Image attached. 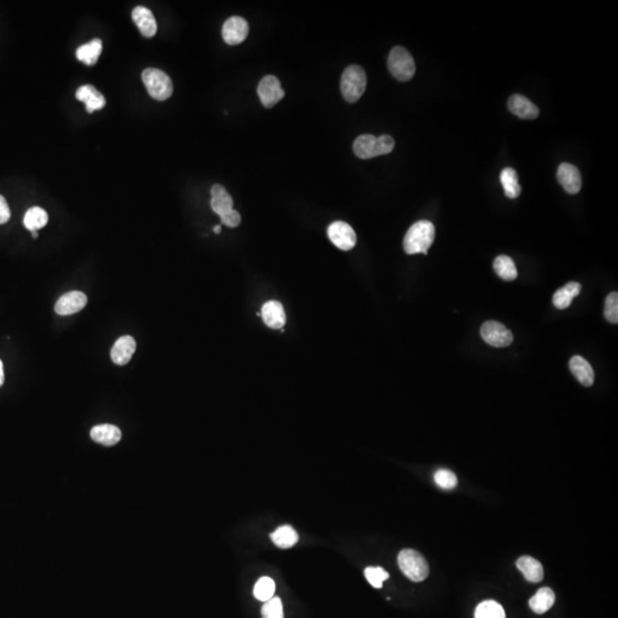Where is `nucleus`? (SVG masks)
Listing matches in <instances>:
<instances>
[{
    "label": "nucleus",
    "mask_w": 618,
    "mask_h": 618,
    "mask_svg": "<svg viewBox=\"0 0 618 618\" xmlns=\"http://www.w3.org/2000/svg\"><path fill=\"white\" fill-rule=\"evenodd\" d=\"M76 98L85 103L86 110L89 114L100 110L105 105V96L92 85L80 86L76 92Z\"/></svg>",
    "instance_id": "obj_17"
},
{
    "label": "nucleus",
    "mask_w": 618,
    "mask_h": 618,
    "mask_svg": "<svg viewBox=\"0 0 618 618\" xmlns=\"http://www.w3.org/2000/svg\"><path fill=\"white\" fill-rule=\"evenodd\" d=\"M556 601V594L549 587H542L537 591L536 594L529 600V606L533 612L538 615L545 614L552 608Z\"/></svg>",
    "instance_id": "obj_22"
},
{
    "label": "nucleus",
    "mask_w": 618,
    "mask_h": 618,
    "mask_svg": "<svg viewBox=\"0 0 618 618\" xmlns=\"http://www.w3.org/2000/svg\"><path fill=\"white\" fill-rule=\"evenodd\" d=\"M132 19L137 24V29L140 30L142 36L151 38L157 33V23L155 20L154 14L147 7H135L132 12Z\"/></svg>",
    "instance_id": "obj_13"
},
{
    "label": "nucleus",
    "mask_w": 618,
    "mask_h": 618,
    "mask_svg": "<svg viewBox=\"0 0 618 618\" xmlns=\"http://www.w3.org/2000/svg\"><path fill=\"white\" fill-rule=\"evenodd\" d=\"M364 575L368 582L376 589H381L384 582L389 578L388 572L380 567H368L364 570Z\"/></svg>",
    "instance_id": "obj_31"
},
{
    "label": "nucleus",
    "mask_w": 618,
    "mask_h": 618,
    "mask_svg": "<svg viewBox=\"0 0 618 618\" xmlns=\"http://www.w3.org/2000/svg\"><path fill=\"white\" fill-rule=\"evenodd\" d=\"M517 569L524 574V578L530 583H540L544 578L542 563L531 556H521L517 561Z\"/></svg>",
    "instance_id": "obj_20"
},
{
    "label": "nucleus",
    "mask_w": 618,
    "mask_h": 618,
    "mask_svg": "<svg viewBox=\"0 0 618 618\" xmlns=\"http://www.w3.org/2000/svg\"><path fill=\"white\" fill-rule=\"evenodd\" d=\"M213 232H216V234H219V232H221V226L218 225V226L214 227V228H213Z\"/></svg>",
    "instance_id": "obj_38"
},
{
    "label": "nucleus",
    "mask_w": 618,
    "mask_h": 618,
    "mask_svg": "<svg viewBox=\"0 0 618 618\" xmlns=\"http://www.w3.org/2000/svg\"><path fill=\"white\" fill-rule=\"evenodd\" d=\"M341 93L347 102L355 103L360 100L366 89V74L362 67H347L341 76Z\"/></svg>",
    "instance_id": "obj_3"
},
{
    "label": "nucleus",
    "mask_w": 618,
    "mask_h": 618,
    "mask_svg": "<svg viewBox=\"0 0 618 618\" xmlns=\"http://www.w3.org/2000/svg\"><path fill=\"white\" fill-rule=\"evenodd\" d=\"M91 438L96 443L105 447H112L121 441V432L117 426L102 424L92 429Z\"/></svg>",
    "instance_id": "obj_18"
},
{
    "label": "nucleus",
    "mask_w": 618,
    "mask_h": 618,
    "mask_svg": "<svg viewBox=\"0 0 618 618\" xmlns=\"http://www.w3.org/2000/svg\"><path fill=\"white\" fill-rule=\"evenodd\" d=\"M388 69L394 78L400 82H408L415 76V61L404 47L396 46L389 53Z\"/></svg>",
    "instance_id": "obj_6"
},
{
    "label": "nucleus",
    "mask_w": 618,
    "mask_h": 618,
    "mask_svg": "<svg viewBox=\"0 0 618 618\" xmlns=\"http://www.w3.org/2000/svg\"><path fill=\"white\" fill-rule=\"evenodd\" d=\"M606 320L610 323H618V293L612 292L607 297L605 302V311H603Z\"/></svg>",
    "instance_id": "obj_34"
},
{
    "label": "nucleus",
    "mask_w": 618,
    "mask_h": 618,
    "mask_svg": "<svg viewBox=\"0 0 618 618\" xmlns=\"http://www.w3.org/2000/svg\"><path fill=\"white\" fill-rule=\"evenodd\" d=\"M261 616L262 618H284L281 599L274 596L266 601L262 606Z\"/></svg>",
    "instance_id": "obj_32"
},
{
    "label": "nucleus",
    "mask_w": 618,
    "mask_h": 618,
    "mask_svg": "<svg viewBox=\"0 0 618 618\" xmlns=\"http://www.w3.org/2000/svg\"><path fill=\"white\" fill-rule=\"evenodd\" d=\"M142 80L151 98L165 101L173 93V84L170 77L160 69L148 68L142 72Z\"/></svg>",
    "instance_id": "obj_5"
},
{
    "label": "nucleus",
    "mask_w": 618,
    "mask_h": 618,
    "mask_svg": "<svg viewBox=\"0 0 618 618\" xmlns=\"http://www.w3.org/2000/svg\"><path fill=\"white\" fill-rule=\"evenodd\" d=\"M249 31V23L243 17H229L228 20L223 23V38L228 45H239L248 38Z\"/></svg>",
    "instance_id": "obj_10"
},
{
    "label": "nucleus",
    "mask_w": 618,
    "mask_h": 618,
    "mask_svg": "<svg viewBox=\"0 0 618 618\" xmlns=\"http://www.w3.org/2000/svg\"><path fill=\"white\" fill-rule=\"evenodd\" d=\"M435 239L434 225L426 220L413 223L403 239V248L408 255H427Z\"/></svg>",
    "instance_id": "obj_1"
},
{
    "label": "nucleus",
    "mask_w": 618,
    "mask_h": 618,
    "mask_svg": "<svg viewBox=\"0 0 618 618\" xmlns=\"http://www.w3.org/2000/svg\"><path fill=\"white\" fill-rule=\"evenodd\" d=\"M508 109L512 114L522 119H535L540 114V109L524 95L514 94L508 100Z\"/></svg>",
    "instance_id": "obj_16"
},
{
    "label": "nucleus",
    "mask_w": 618,
    "mask_h": 618,
    "mask_svg": "<svg viewBox=\"0 0 618 618\" xmlns=\"http://www.w3.org/2000/svg\"><path fill=\"white\" fill-rule=\"evenodd\" d=\"M262 320L271 329H283L286 323V315L281 302L267 301L261 308Z\"/></svg>",
    "instance_id": "obj_15"
},
{
    "label": "nucleus",
    "mask_w": 618,
    "mask_h": 618,
    "mask_svg": "<svg viewBox=\"0 0 618 618\" xmlns=\"http://www.w3.org/2000/svg\"><path fill=\"white\" fill-rule=\"evenodd\" d=\"M271 540L280 549H290L298 543L299 536L291 526H282L271 533Z\"/></svg>",
    "instance_id": "obj_25"
},
{
    "label": "nucleus",
    "mask_w": 618,
    "mask_h": 618,
    "mask_svg": "<svg viewBox=\"0 0 618 618\" xmlns=\"http://www.w3.org/2000/svg\"><path fill=\"white\" fill-rule=\"evenodd\" d=\"M258 95L266 108H273L277 102L284 98L285 93L278 78L269 75L264 77L261 82L259 83Z\"/></svg>",
    "instance_id": "obj_9"
},
{
    "label": "nucleus",
    "mask_w": 618,
    "mask_h": 618,
    "mask_svg": "<svg viewBox=\"0 0 618 618\" xmlns=\"http://www.w3.org/2000/svg\"><path fill=\"white\" fill-rule=\"evenodd\" d=\"M49 223V214L45 209L38 206L28 209L23 219V223L30 232H37L38 229L44 228Z\"/></svg>",
    "instance_id": "obj_27"
},
{
    "label": "nucleus",
    "mask_w": 618,
    "mask_h": 618,
    "mask_svg": "<svg viewBox=\"0 0 618 618\" xmlns=\"http://www.w3.org/2000/svg\"><path fill=\"white\" fill-rule=\"evenodd\" d=\"M10 218V206L7 204L5 197L0 195V225L6 223Z\"/></svg>",
    "instance_id": "obj_36"
},
{
    "label": "nucleus",
    "mask_w": 618,
    "mask_h": 618,
    "mask_svg": "<svg viewBox=\"0 0 618 618\" xmlns=\"http://www.w3.org/2000/svg\"><path fill=\"white\" fill-rule=\"evenodd\" d=\"M572 373L583 386H592L594 383V371L584 357L576 355L569 362Z\"/></svg>",
    "instance_id": "obj_19"
},
{
    "label": "nucleus",
    "mask_w": 618,
    "mask_h": 618,
    "mask_svg": "<svg viewBox=\"0 0 618 618\" xmlns=\"http://www.w3.org/2000/svg\"><path fill=\"white\" fill-rule=\"evenodd\" d=\"M33 239H37V237H38V232H33Z\"/></svg>",
    "instance_id": "obj_39"
},
{
    "label": "nucleus",
    "mask_w": 618,
    "mask_h": 618,
    "mask_svg": "<svg viewBox=\"0 0 618 618\" xmlns=\"http://www.w3.org/2000/svg\"><path fill=\"white\" fill-rule=\"evenodd\" d=\"M400 569L412 582H422L429 574V563L425 558L415 549H406L397 556Z\"/></svg>",
    "instance_id": "obj_4"
},
{
    "label": "nucleus",
    "mask_w": 618,
    "mask_h": 618,
    "mask_svg": "<svg viewBox=\"0 0 618 618\" xmlns=\"http://www.w3.org/2000/svg\"><path fill=\"white\" fill-rule=\"evenodd\" d=\"M253 594L259 601L266 602L274 598L275 582L271 577L264 576L259 579L253 589Z\"/></svg>",
    "instance_id": "obj_30"
},
{
    "label": "nucleus",
    "mask_w": 618,
    "mask_h": 618,
    "mask_svg": "<svg viewBox=\"0 0 618 618\" xmlns=\"http://www.w3.org/2000/svg\"><path fill=\"white\" fill-rule=\"evenodd\" d=\"M87 304V297L80 291L68 292L56 301V314L61 316L76 314Z\"/></svg>",
    "instance_id": "obj_11"
},
{
    "label": "nucleus",
    "mask_w": 618,
    "mask_h": 618,
    "mask_svg": "<svg viewBox=\"0 0 618 618\" xmlns=\"http://www.w3.org/2000/svg\"><path fill=\"white\" fill-rule=\"evenodd\" d=\"M101 53V40H93L89 43L79 46L76 51V56L80 62L85 63L86 66H94L95 63L98 62Z\"/></svg>",
    "instance_id": "obj_24"
},
{
    "label": "nucleus",
    "mask_w": 618,
    "mask_h": 618,
    "mask_svg": "<svg viewBox=\"0 0 618 618\" xmlns=\"http://www.w3.org/2000/svg\"><path fill=\"white\" fill-rule=\"evenodd\" d=\"M435 483L445 490H452L457 487L458 480L455 473L449 470H438L434 474Z\"/></svg>",
    "instance_id": "obj_33"
},
{
    "label": "nucleus",
    "mask_w": 618,
    "mask_h": 618,
    "mask_svg": "<svg viewBox=\"0 0 618 618\" xmlns=\"http://www.w3.org/2000/svg\"><path fill=\"white\" fill-rule=\"evenodd\" d=\"M137 350V343L131 336H123L119 338L112 348V360L117 366H125L131 361L133 354Z\"/></svg>",
    "instance_id": "obj_14"
},
{
    "label": "nucleus",
    "mask_w": 618,
    "mask_h": 618,
    "mask_svg": "<svg viewBox=\"0 0 618 618\" xmlns=\"http://www.w3.org/2000/svg\"><path fill=\"white\" fill-rule=\"evenodd\" d=\"M475 618H506L504 608L494 600L481 602L475 609Z\"/></svg>",
    "instance_id": "obj_29"
},
{
    "label": "nucleus",
    "mask_w": 618,
    "mask_h": 618,
    "mask_svg": "<svg viewBox=\"0 0 618 618\" xmlns=\"http://www.w3.org/2000/svg\"><path fill=\"white\" fill-rule=\"evenodd\" d=\"M220 219H221L223 225H226L230 228H236L241 223V214L236 209H232L229 212L225 213L223 216H220Z\"/></svg>",
    "instance_id": "obj_35"
},
{
    "label": "nucleus",
    "mask_w": 618,
    "mask_h": 618,
    "mask_svg": "<svg viewBox=\"0 0 618 618\" xmlns=\"http://www.w3.org/2000/svg\"><path fill=\"white\" fill-rule=\"evenodd\" d=\"M395 147V141L390 135H384L375 137L371 135H360L354 141V153L361 160L387 155L392 153Z\"/></svg>",
    "instance_id": "obj_2"
},
{
    "label": "nucleus",
    "mask_w": 618,
    "mask_h": 618,
    "mask_svg": "<svg viewBox=\"0 0 618 618\" xmlns=\"http://www.w3.org/2000/svg\"><path fill=\"white\" fill-rule=\"evenodd\" d=\"M581 284L577 282H570L563 288L559 289L553 295V304L558 309H566L572 304V299L581 293Z\"/></svg>",
    "instance_id": "obj_23"
},
{
    "label": "nucleus",
    "mask_w": 618,
    "mask_h": 618,
    "mask_svg": "<svg viewBox=\"0 0 618 618\" xmlns=\"http://www.w3.org/2000/svg\"><path fill=\"white\" fill-rule=\"evenodd\" d=\"M501 182L503 186L505 195L510 200L517 198L520 196L522 188L519 183V177H517V171L510 167H506L501 171Z\"/></svg>",
    "instance_id": "obj_26"
},
{
    "label": "nucleus",
    "mask_w": 618,
    "mask_h": 618,
    "mask_svg": "<svg viewBox=\"0 0 618 618\" xmlns=\"http://www.w3.org/2000/svg\"><path fill=\"white\" fill-rule=\"evenodd\" d=\"M3 381H5V373H3V362L0 361V387L3 386Z\"/></svg>",
    "instance_id": "obj_37"
},
{
    "label": "nucleus",
    "mask_w": 618,
    "mask_h": 618,
    "mask_svg": "<svg viewBox=\"0 0 618 618\" xmlns=\"http://www.w3.org/2000/svg\"><path fill=\"white\" fill-rule=\"evenodd\" d=\"M327 236L334 246L343 251H350L357 244V234L348 223L336 221L327 227Z\"/></svg>",
    "instance_id": "obj_8"
},
{
    "label": "nucleus",
    "mask_w": 618,
    "mask_h": 618,
    "mask_svg": "<svg viewBox=\"0 0 618 618\" xmlns=\"http://www.w3.org/2000/svg\"><path fill=\"white\" fill-rule=\"evenodd\" d=\"M211 195H212L211 207H212L213 211L218 216H223L225 213L229 212L230 209H232L234 200H232V197L229 195L225 187L221 186V184H214L212 187V189H211Z\"/></svg>",
    "instance_id": "obj_21"
},
{
    "label": "nucleus",
    "mask_w": 618,
    "mask_h": 618,
    "mask_svg": "<svg viewBox=\"0 0 618 618\" xmlns=\"http://www.w3.org/2000/svg\"><path fill=\"white\" fill-rule=\"evenodd\" d=\"M481 337L488 345L497 348L510 346L513 343L512 332L496 320H488L483 323L481 327Z\"/></svg>",
    "instance_id": "obj_7"
},
{
    "label": "nucleus",
    "mask_w": 618,
    "mask_h": 618,
    "mask_svg": "<svg viewBox=\"0 0 618 618\" xmlns=\"http://www.w3.org/2000/svg\"><path fill=\"white\" fill-rule=\"evenodd\" d=\"M494 269L504 281H514L517 277V267L513 260L507 255H499L495 259Z\"/></svg>",
    "instance_id": "obj_28"
},
{
    "label": "nucleus",
    "mask_w": 618,
    "mask_h": 618,
    "mask_svg": "<svg viewBox=\"0 0 618 618\" xmlns=\"http://www.w3.org/2000/svg\"><path fill=\"white\" fill-rule=\"evenodd\" d=\"M556 178L560 184L567 193L575 195L582 188V177L578 169L569 163H563L556 172Z\"/></svg>",
    "instance_id": "obj_12"
}]
</instances>
